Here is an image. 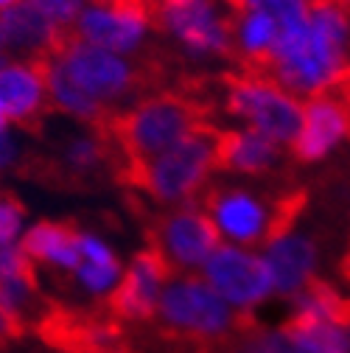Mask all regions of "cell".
Wrapping results in <instances>:
<instances>
[{
    "label": "cell",
    "mask_w": 350,
    "mask_h": 353,
    "mask_svg": "<svg viewBox=\"0 0 350 353\" xmlns=\"http://www.w3.org/2000/svg\"><path fill=\"white\" fill-rule=\"evenodd\" d=\"M17 160H20V146H17V141L9 135V132L3 129V132H0V171L12 168Z\"/></svg>",
    "instance_id": "27"
},
{
    "label": "cell",
    "mask_w": 350,
    "mask_h": 353,
    "mask_svg": "<svg viewBox=\"0 0 350 353\" xmlns=\"http://www.w3.org/2000/svg\"><path fill=\"white\" fill-rule=\"evenodd\" d=\"M28 3H34L56 28H73L76 17L87 6V0H28Z\"/></svg>",
    "instance_id": "24"
},
{
    "label": "cell",
    "mask_w": 350,
    "mask_h": 353,
    "mask_svg": "<svg viewBox=\"0 0 350 353\" xmlns=\"http://www.w3.org/2000/svg\"><path fill=\"white\" fill-rule=\"evenodd\" d=\"M152 20L188 57H233V20L213 0H152Z\"/></svg>",
    "instance_id": "7"
},
{
    "label": "cell",
    "mask_w": 350,
    "mask_h": 353,
    "mask_svg": "<svg viewBox=\"0 0 350 353\" xmlns=\"http://www.w3.org/2000/svg\"><path fill=\"white\" fill-rule=\"evenodd\" d=\"M280 160V143L255 129H222L216 146V171L227 174H267Z\"/></svg>",
    "instance_id": "16"
},
{
    "label": "cell",
    "mask_w": 350,
    "mask_h": 353,
    "mask_svg": "<svg viewBox=\"0 0 350 353\" xmlns=\"http://www.w3.org/2000/svg\"><path fill=\"white\" fill-rule=\"evenodd\" d=\"M218 126L205 123L194 129L185 141H180L174 149L129 165L121 180L143 191L149 199L180 208V205H196L202 188L210 183V174L216 171V146H218Z\"/></svg>",
    "instance_id": "3"
},
{
    "label": "cell",
    "mask_w": 350,
    "mask_h": 353,
    "mask_svg": "<svg viewBox=\"0 0 350 353\" xmlns=\"http://www.w3.org/2000/svg\"><path fill=\"white\" fill-rule=\"evenodd\" d=\"M347 135H350V104L342 96L322 90L305 101L302 123L297 138L291 141V152L297 160L311 163L325 157Z\"/></svg>",
    "instance_id": "11"
},
{
    "label": "cell",
    "mask_w": 350,
    "mask_h": 353,
    "mask_svg": "<svg viewBox=\"0 0 350 353\" xmlns=\"http://www.w3.org/2000/svg\"><path fill=\"white\" fill-rule=\"evenodd\" d=\"M154 320L168 334L194 342H225L241 325V317L199 272H177L168 278Z\"/></svg>",
    "instance_id": "4"
},
{
    "label": "cell",
    "mask_w": 350,
    "mask_h": 353,
    "mask_svg": "<svg viewBox=\"0 0 350 353\" xmlns=\"http://www.w3.org/2000/svg\"><path fill=\"white\" fill-rule=\"evenodd\" d=\"M25 272H34V263L25 255L23 244H0V281H9Z\"/></svg>",
    "instance_id": "25"
},
{
    "label": "cell",
    "mask_w": 350,
    "mask_h": 353,
    "mask_svg": "<svg viewBox=\"0 0 350 353\" xmlns=\"http://www.w3.org/2000/svg\"><path fill=\"white\" fill-rule=\"evenodd\" d=\"M48 104L51 101L45 79H42V68L37 59L9 62L0 70V112L6 115L9 123L39 129Z\"/></svg>",
    "instance_id": "13"
},
{
    "label": "cell",
    "mask_w": 350,
    "mask_h": 353,
    "mask_svg": "<svg viewBox=\"0 0 350 353\" xmlns=\"http://www.w3.org/2000/svg\"><path fill=\"white\" fill-rule=\"evenodd\" d=\"M199 275L241 320L252 317L258 308H264L275 297V283L267 270V261L260 250L252 247L222 241L207 255Z\"/></svg>",
    "instance_id": "6"
},
{
    "label": "cell",
    "mask_w": 350,
    "mask_h": 353,
    "mask_svg": "<svg viewBox=\"0 0 350 353\" xmlns=\"http://www.w3.org/2000/svg\"><path fill=\"white\" fill-rule=\"evenodd\" d=\"M222 244L210 216L199 205L171 208L154 225L152 250L163 255L171 272H199L207 255Z\"/></svg>",
    "instance_id": "9"
},
{
    "label": "cell",
    "mask_w": 350,
    "mask_h": 353,
    "mask_svg": "<svg viewBox=\"0 0 350 353\" xmlns=\"http://www.w3.org/2000/svg\"><path fill=\"white\" fill-rule=\"evenodd\" d=\"M210 115L213 104L202 90V79H177L171 87L154 90L152 96L135 101L123 112H115L104 129L123 152L126 171L129 165L146 163L174 149L194 129L213 123Z\"/></svg>",
    "instance_id": "1"
},
{
    "label": "cell",
    "mask_w": 350,
    "mask_h": 353,
    "mask_svg": "<svg viewBox=\"0 0 350 353\" xmlns=\"http://www.w3.org/2000/svg\"><path fill=\"white\" fill-rule=\"evenodd\" d=\"M70 28H56L34 3L20 0L12 9L0 12V51L6 57L20 54L23 59L48 57Z\"/></svg>",
    "instance_id": "14"
},
{
    "label": "cell",
    "mask_w": 350,
    "mask_h": 353,
    "mask_svg": "<svg viewBox=\"0 0 350 353\" xmlns=\"http://www.w3.org/2000/svg\"><path fill=\"white\" fill-rule=\"evenodd\" d=\"M342 275L350 281V239H347V250H344V255H342Z\"/></svg>",
    "instance_id": "29"
},
{
    "label": "cell",
    "mask_w": 350,
    "mask_h": 353,
    "mask_svg": "<svg viewBox=\"0 0 350 353\" xmlns=\"http://www.w3.org/2000/svg\"><path fill=\"white\" fill-rule=\"evenodd\" d=\"M225 3L236 14H241V12H267L278 20L280 31L302 26L305 14H309V0H225Z\"/></svg>",
    "instance_id": "20"
},
{
    "label": "cell",
    "mask_w": 350,
    "mask_h": 353,
    "mask_svg": "<svg viewBox=\"0 0 350 353\" xmlns=\"http://www.w3.org/2000/svg\"><path fill=\"white\" fill-rule=\"evenodd\" d=\"M225 107L233 118L244 121L247 129H255L260 135H267L275 143H289L297 138L300 123H302V104L283 87L247 76L241 70L225 73Z\"/></svg>",
    "instance_id": "5"
},
{
    "label": "cell",
    "mask_w": 350,
    "mask_h": 353,
    "mask_svg": "<svg viewBox=\"0 0 350 353\" xmlns=\"http://www.w3.org/2000/svg\"><path fill=\"white\" fill-rule=\"evenodd\" d=\"M20 328V320L9 312V308L3 305V300H0V342H6L14 336V331Z\"/></svg>",
    "instance_id": "28"
},
{
    "label": "cell",
    "mask_w": 350,
    "mask_h": 353,
    "mask_svg": "<svg viewBox=\"0 0 350 353\" xmlns=\"http://www.w3.org/2000/svg\"><path fill=\"white\" fill-rule=\"evenodd\" d=\"M0 300L9 312L23 323L25 317H31L39 305V289H37V278L34 272L9 278V281H0Z\"/></svg>",
    "instance_id": "22"
},
{
    "label": "cell",
    "mask_w": 350,
    "mask_h": 353,
    "mask_svg": "<svg viewBox=\"0 0 350 353\" xmlns=\"http://www.w3.org/2000/svg\"><path fill=\"white\" fill-rule=\"evenodd\" d=\"M283 328L300 353H350V320L289 317Z\"/></svg>",
    "instance_id": "18"
},
{
    "label": "cell",
    "mask_w": 350,
    "mask_h": 353,
    "mask_svg": "<svg viewBox=\"0 0 350 353\" xmlns=\"http://www.w3.org/2000/svg\"><path fill=\"white\" fill-rule=\"evenodd\" d=\"M171 267L163 261L157 250H141L132 261L123 267L118 289L110 297V305L118 320L126 323H149L154 320L160 294L171 278Z\"/></svg>",
    "instance_id": "10"
},
{
    "label": "cell",
    "mask_w": 350,
    "mask_h": 353,
    "mask_svg": "<svg viewBox=\"0 0 350 353\" xmlns=\"http://www.w3.org/2000/svg\"><path fill=\"white\" fill-rule=\"evenodd\" d=\"M123 275V263L112 244L101 239L99 233L79 230V263L70 272L73 286L87 300H104L110 303L112 292L118 289V281Z\"/></svg>",
    "instance_id": "15"
},
{
    "label": "cell",
    "mask_w": 350,
    "mask_h": 353,
    "mask_svg": "<svg viewBox=\"0 0 350 353\" xmlns=\"http://www.w3.org/2000/svg\"><path fill=\"white\" fill-rule=\"evenodd\" d=\"M34 270L45 267L59 275H70L79 263V230L59 222H37L25 228L20 239Z\"/></svg>",
    "instance_id": "17"
},
{
    "label": "cell",
    "mask_w": 350,
    "mask_h": 353,
    "mask_svg": "<svg viewBox=\"0 0 350 353\" xmlns=\"http://www.w3.org/2000/svg\"><path fill=\"white\" fill-rule=\"evenodd\" d=\"M14 3H20V0H0V12H3V9H12Z\"/></svg>",
    "instance_id": "30"
},
{
    "label": "cell",
    "mask_w": 350,
    "mask_h": 353,
    "mask_svg": "<svg viewBox=\"0 0 350 353\" xmlns=\"http://www.w3.org/2000/svg\"><path fill=\"white\" fill-rule=\"evenodd\" d=\"M291 312L289 317H309V320H350V300L336 292L331 283L317 278L309 283L300 294L291 300Z\"/></svg>",
    "instance_id": "19"
},
{
    "label": "cell",
    "mask_w": 350,
    "mask_h": 353,
    "mask_svg": "<svg viewBox=\"0 0 350 353\" xmlns=\"http://www.w3.org/2000/svg\"><path fill=\"white\" fill-rule=\"evenodd\" d=\"M6 123H9V121H6V115H3V112H0V132H3V129H6Z\"/></svg>",
    "instance_id": "32"
},
{
    "label": "cell",
    "mask_w": 350,
    "mask_h": 353,
    "mask_svg": "<svg viewBox=\"0 0 350 353\" xmlns=\"http://www.w3.org/2000/svg\"><path fill=\"white\" fill-rule=\"evenodd\" d=\"M339 6L344 9V14H347V20H350V0H339Z\"/></svg>",
    "instance_id": "31"
},
{
    "label": "cell",
    "mask_w": 350,
    "mask_h": 353,
    "mask_svg": "<svg viewBox=\"0 0 350 353\" xmlns=\"http://www.w3.org/2000/svg\"><path fill=\"white\" fill-rule=\"evenodd\" d=\"M227 353H300L283 325H260L244 331Z\"/></svg>",
    "instance_id": "21"
},
{
    "label": "cell",
    "mask_w": 350,
    "mask_h": 353,
    "mask_svg": "<svg viewBox=\"0 0 350 353\" xmlns=\"http://www.w3.org/2000/svg\"><path fill=\"white\" fill-rule=\"evenodd\" d=\"M260 255L267 261V270L275 283V297L291 300L320 275V247L311 236L286 230L260 247Z\"/></svg>",
    "instance_id": "12"
},
{
    "label": "cell",
    "mask_w": 350,
    "mask_h": 353,
    "mask_svg": "<svg viewBox=\"0 0 350 353\" xmlns=\"http://www.w3.org/2000/svg\"><path fill=\"white\" fill-rule=\"evenodd\" d=\"M84 350H118L121 345V331L112 323H96L84 328Z\"/></svg>",
    "instance_id": "26"
},
{
    "label": "cell",
    "mask_w": 350,
    "mask_h": 353,
    "mask_svg": "<svg viewBox=\"0 0 350 353\" xmlns=\"http://www.w3.org/2000/svg\"><path fill=\"white\" fill-rule=\"evenodd\" d=\"M196 205L210 216V222L222 241L260 250L275 236L291 230L294 219L305 208V191L286 188L275 194V191H260L247 185L207 183Z\"/></svg>",
    "instance_id": "2"
},
{
    "label": "cell",
    "mask_w": 350,
    "mask_h": 353,
    "mask_svg": "<svg viewBox=\"0 0 350 353\" xmlns=\"http://www.w3.org/2000/svg\"><path fill=\"white\" fill-rule=\"evenodd\" d=\"M154 28L152 0H90L73 23V34L121 57H141Z\"/></svg>",
    "instance_id": "8"
},
{
    "label": "cell",
    "mask_w": 350,
    "mask_h": 353,
    "mask_svg": "<svg viewBox=\"0 0 350 353\" xmlns=\"http://www.w3.org/2000/svg\"><path fill=\"white\" fill-rule=\"evenodd\" d=\"M25 233V210L14 196H0V244H17Z\"/></svg>",
    "instance_id": "23"
}]
</instances>
